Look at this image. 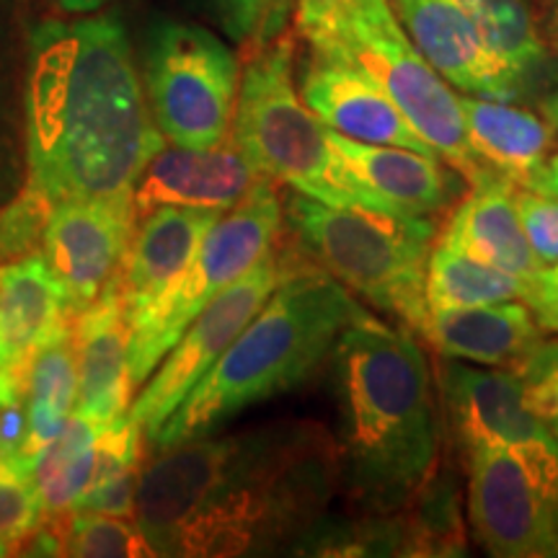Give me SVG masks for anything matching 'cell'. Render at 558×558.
<instances>
[{
    "instance_id": "cell-35",
    "label": "cell",
    "mask_w": 558,
    "mask_h": 558,
    "mask_svg": "<svg viewBox=\"0 0 558 558\" xmlns=\"http://www.w3.org/2000/svg\"><path fill=\"white\" fill-rule=\"evenodd\" d=\"M512 373L522 383L530 411L558 442V339H541Z\"/></svg>"
},
{
    "instance_id": "cell-32",
    "label": "cell",
    "mask_w": 558,
    "mask_h": 558,
    "mask_svg": "<svg viewBox=\"0 0 558 558\" xmlns=\"http://www.w3.org/2000/svg\"><path fill=\"white\" fill-rule=\"evenodd\" d=\"M194 11L213 21L243 52H254L288 32L292 0H186Z\"/></svg>"
},
{
    "instance_id": "cell-27",
    "label": "cell",
    "mask_w": 558,
    "mask_h": 558,
    "mask_svg": "<svg viewBox=\"0 0 558 558\" xmlns=\"http://www.w3.org/2000/svg\"><path fill=\"white\" fill-rule=\"evenodd\" d=\"M407 522L409 556L448 558L469 554L463 525V486L456 460L435 463L424 484L401 509Z\"/></svg>"
},
{
    "instance_id": "cell-36",
    "label": "cell",
    "mask_w": 558,
    "mask_h": 558,
    "mask_svg": "<svg viewBox=\"0 0 558 558\" xmlns=\"http://www.w3.org/2000/svg\"><path fill=\"white\" fill-rule=\"evenodd\" d=\"M514 205L525 230V239L533 248L535 259L543 267L558 262V199L548 194H538L525 186L514 190Z\"/></svg>"
},
{
    "instance_id": "cell-2",
    "label": "cell",
    "mask_w": 558,
    "mask_h": 558,
    "mask_svg": "<svg viewBox=\"0 0 558 558\" xmlns=\"http://www.w3.org/2000/svg\"><path fill=\"white\" fill-rule=\"evenodd\" d=\"M339 396L341 488L365 514L399 512L439 458L432 367L414 331L369 313L333 347Z\"/></svg>"
},
{
    "instance_id": "cell-22",
    "label": "cell",
    "mask_w": 558,
    "mask_h": 558,
    "mask_svg": "<svg viewBox=\"0 0 558 558\" xmlns=\"http://www.w3.org/2000/svg\"><path fill=\"white\" fill-rule=\"evenodd\" d=\"M416 333H422L439 357L505 369L518 367L543 339L533 311L512 300L429 311Z\"/></svg>"
},
{
    "instance_id": "cell-24",
    "label": "cell",
    "mask_w": 558,
    "mask_h": 558,
    "mask_svg": "<svg viewBox=\"0 0 558 558\" xmlns=\"http://www.w3.org/2000/svg\"><path fill=\"white\" fill-rule=\"evenodd\" d=\"M75 399H78V362H75L73 318H68L41 341L26 375L24 403L29 435L24 452L29 463L34 452L52 442L65 427L68 416L75 411Z\"/></svg>"
},
{
    "instance_id": "cell-4",
    "label": "cell",
    "mask_w": 558,
    "mask_h": 558,
    "mask_svg": "<svg viewBox=\"0 0 558 558\" xmlns=\"http://www.w3.org/2000/svg\"><path fill=\"white\" fill-rule=\"evenodd\" d=\"M365 313L344 284L313 264L284 279L148 439L153 452L207 437L241 411L303 386L333 352L341 331Z\"/></svg>"
},
{
    "instance_id": "cell-26",
    "label": "cell",
    "mask_w": 558,
    "mask_h": 558,
    "mask_svg": "<svg viewBox=\"0 0 558 558\" xmlns=\"http://www.w3.org/2000/svg\"><path fill=\"white\" fill-rule=\"evenodd\" d=\"M143 427L128 411L101 424L90 481L75 512L135 518V497L143 471Z\"/></svg>"
},
{
    "instance_id": "cell-33",
    "label": "cell",
    "mask_w": 558,
    "mask_h": 558,
    "mask_svg": "<svg viewBox=\"0 0 558 558\" xmlns=\"http://www.w3.org/2000/svg\"><path fill=\"white\" fill-rule=\"evenodd\" d=\"M58 202L50 192L29 177L19 197L0 209V262H19L39 254Z\"/></svg>"
},
{
    "instance_id": "cell-31",
    "label": "cell",
    "mask_w": 558,
    "mask_h": 558,
    "mask_svg": "<svg viewBox=\"0 0 558 558\" xmlns=\"http://www.w3.org/2000/svg\"><path fill=\"white\" fill-rule=\"evenodd\" d=\"M62 556L145 558L158 556L135 518L99 512H70L62 525Z\"/></svg>"
},
{
    "instance_id": "cell-37",
    "label": "cell",
    "mask_w": 558,
    "mask_h": 558,
    "mask_svg": "<svg viewBox=\"0 0 558 558\" xmlns=\"http://www.w3.org/2000/svg\"><path fill=\"white\" fill-rule=\"evenodd\" d=\"M525 303L543 331L558 333V262L543 267L541 275L530 282Z\"/></svg>"
},
{
    "instance_id": "cell-23",
    "label": "cell",
    "mask_w": 558,
    "mask_h": 558,
    "mask_svg": "<svg viewBox=\"0 0 558 558\" xmlns=\"http://www.w3.org/2000/svg\"><path fill=\"white\" fill-rule=\"evenodd\" d=\"M460 111L481 163L518 186H527L556 148L554 124L512 101L460 96Z\"/></svg>"
},
{
    "instance_id": "cell-34",
    "label": "cell",
    "mask_w": 558,
    "mask_h": 558,
    "mask_svg": "<svg viewBox=\"0 0 558 558\" xmlns=\"http://www.w3.org/2000/svg\"><path fill=\"white\" fill-rule=\"evenodd\" d=\"M41 522L34 492L29 460L0 458V543L19 548V543Z\"/></svg>"
},
{
    "instance_id": "cell-20",
    "label": "cell",
    "mask_w": 558,
    "mask_h": 558,
    "mask_svg": "<svg viewBox=\"0 0 558 558\" xmlns=\"http://www.w3.org/2000/svg\"><path fill=\"white\" fill-rule=\"evenodd\" d=\"M514 190L518 184L497 173L469 186V194L450 209V218L439 230L437 243L509 271L530 288V282L541 275L543 264L535 259L525 239L514 205Z\"/></svg>"
},
{
    "instance_id": "cell-43",
    "label": "cell",
    "mask_w": 558,
    "mask_h": 558,
    "mask_svg": "<svg viewBox=\"0 0 558 558\" xmlns=\"http://www.w3.org/2000/svg\"><path fill=\"white\" fill-rule=\"evenodd\" d=\"M9 548H11V546H5V543H0V556H9V554H11Z\"/></svg>"
},
{
    "instance_id": "cell-1",
    "label": "cell",
    "mask_w": 558,
    "mask_h": 558,
    "mask_svg": "<svg viewBox=\"0 0 558 558\" xmlns=\"http://www.w3.org/2000/svg\"><path fill=\"white\" fill-rule=\"evenodd\" d=\"M163 145L117 13L41 26L29 83V177L54 202L132 197Z\"/></svg>"
},
{
    "instance_id": "cell-42",
    "label": "cell",
    "mask_w": 558,
    "mask_h": 558,
    "mask_svg": "<svg viewBox=\"0 0 558 558\" xmlns=\"http://www.w3.org/2000/svg\"><path fill=\"white\" fill-rule=\"evenodd\" d=\"M58 3L68 13H90V11H99L104 3H109V0H58Z\"/></svg>"
},
{
    "instance_id": "cell-11",
    "label": "cell",
    "mask_w": 558,
    "mask_h": 558,
    "mask_svg": "<svg viewBox=\"0 0 558 558\" xmlns=\"http://www.w3.org/2000/svg\"><path fill=\"white\" fill-rule=\"evenodd\" d=\"M305 267H311V262L295 248L290 235H282V241L254 269L209 300L177 344L166 352L160 365L153 369L148 386L132 401L128 414L143 427L145 437L153 439L158 435L166 418L222 357L243 326L262 311L271 292Z\"/></svg>"
},
{
    "instance_id": "cell-40",
    "label": "cell",
    "mask_w": 558,
    "mask_h": 558,
    "mask_svg": "<svg viewBox=\"0 0 558 558\" xmlns=\"http://www.w3.org/2000/svg\"><path fill=\"white\" fill-rule=\"evenodd\" d=\"M543 11H546V34L550 47L558 52V0H541Z\"/></svg>"
},
{
    "instance_id": "cell-15",
    "label": "cell",
    "mask_w": 558,
    "mask_h": 558,
    "mask_svg": "<svg viewBox=\"0 0 558 558\" xmlns=\"http://www.w3.org/2000/svg\"><path fill=\"white\" fill-rule=\"evenodd\" d=\"M267 179L243 156L233 140L218 148H160L140 173L132 190L135 218H145L156 207H207L228 213Z\"/></svg>"
},
{
    "instance_id": "cell-13",
    "label": "cell",
    "mask_w": 558,
    "mask_h": 558,
    "mask_svg": "<svg viewBox=\"0 0 558 558\" xmlns=\"http://www.w3.org/2000/svg\"><path fill=\"white\" fill-rule=\"evenodd\" d=\"M135 226L132 197L54 205L45 233V259L65 292L70 316L88 308L120 277Z\"/></svg>"
},
{
    "instance_id": "cell-29",
    "label": "cell",
    "mask_w": 558,
    "mask_h": 558,
    "mask_svg": "<svg viewBox=\"0 0 558 558\" xmlns=\"http://www.w3.org/2000/svg\"><path fill=\"white\" fill-rule=\"evenodd\" d=\"M458 3L469 11L488 50L505 62L522 88H527L548 60V41L527 0H458Z\"/></svg>"
},
{
    "instance_id": "cell-14",
    "label": "cell",
    "mask_w": 558,
    "mask_h": 558,
    "mask_svg": "<svg viewBox=\"0 0 558 558\" xmlns=\"http://www.w3.org/2000/svg\"><path fill=\"white\" fill-rule=\"evenodd\" d=\"M422 58L450 86L478 99L518 101L525 88L488 50L478 26L458 0H388Z\"/></svg>"
},
{
    "instance_id": "cell-7",
    "label": "cell",
    "mask_w": 558,
    "mask_h": 558,
    "mask_svg": "<svg viewBox=\"0 0 558 558\" xmlns=\"http://www.w3.org/2000/svg\"><path fill=\"white\" fill-rule=\"evenodd\" d=\"M282 205L290 239L313 267L399 318L407 329H422L429 313L424 277L435 222L331 207L298 192Z\"/></svg>"
},
{
    "instance_id": "cell-6",
    "label": "cell",
    "mask_w": 558,
    "mask_h": 558,
    "mask_svg": "<svg viewBox=\"0 0 558 558\" xmlns=\"http://www.w3.org/2000/svg\"><path fill=\"white\" fill-rule=\"evenodd\" d=\"M295 39L282 32L246 52L233 111V143L264 177L331 207L409 218L367 192L331 148L329 130L305 107L292 81Z\"/></svg>"
},
{
    "instance_id": "cell-41",
    "label": "cell",
    "mask_w": 558,
    "mask_h": 558,
    "mask_svg": "<svg viewBox=\"0 0 558 558\" xmlns=\"http://www.w3.org/2000/svg\"><path fill=\"white\" fill-rule=\"evenodd\" d=\"M541 109H543V117H546V120L558 130V83L548 90L546 96H543Z\"/></svg>"
},
{
    "instance_id": "cell-39",
    "label": "cell",
    "mask_w": 558,
    "mask_h": 558,
    "mask_svg": "<svg viewBox=\"0 0 558 558\" xmlns=\"http://www.w3.org/2000/svg\"><path fill=\"white\" fill-rule=\"evenodd\" d=\"M525 190H533L538 194H548V197L558 199V150L554 156H548L546 163L541 166V171L530 179Z\"/></svg>"
},
{
    "instance_id": "cell-38",
    "label": "cell",
    "mask_w": 558,
    "mask_h": 558,
    "mask_svg": "<svg viewBox=\"0 0 558 558\" xmlns=\"http://www.w3.org/2000/svg\"><path fill=\"white\" fill-rule=\"evenodd\" d=\"M29 435V422H26V403L11 401L0 403V458H26L24 445Z\"/></svg>"
},
{
    "instance_id": "cell-8",
    "label": "cell",
    "mask_w": 558,
    "mask_h": 558,
    "mask_svg": "<svg viewBox=\"0 0 558 558\" xmlns=\"http://www.w3.org/2000/svg\"><path fill=\"white\" fill-rule=\"evenodd\" d=\"M284 235V205L275 179L220 215L169 290L130 318V375L143 386L202 308L259 264Z\"/></svg>"
},
{
    "instance_id": "cell-21",
    "label": "cell",
    "mask_w": 558,
    "mask_h": 558,
    "mask_svg": "<svg viewBox=\"0 0 558 558\" xmlns=\"http://www.w3.org/2000/svg\"><path fill=\"white\" fill-rule=\"evenodd\" d=\"M220 215V209L163 205L137 220L130 251L117 277L128 316L143 311L169 290Z\"/></svg>"
},
{
    "instance_id": "cell-25",
    "label": "cell",
    "mask_w": 558,
    "mask_h": 558,
    "mask_svg": "<svg viewBox=\"0 0 558 558\" xmlns=\"http://www.w3.org/2000/svg\"><path fill=\"white\" fill-rule=\"evenodd\" d=\"M99 427L101 424L73 411L60 435L34 452L29 469L41 520L65 522L68 514L75 512L94 471Z\"/></svg>"
},
{
    "instance_id": "cell-12",
    "label": "cell",
    "mask_w": 558,
    "mask_h": 558,
    "mask_svg": "<svg viewBox=\"0 0 558 558\" xmlns=\"http://www.w3.org/2000/svg\"><path fill=\"white\" fill-rule=\"evenodd\" d=\"M435 390L442 401L439 414L458 456L556 442L530 411L522 383L512 369L471 367L442 357L437 362Z\"/></svg>"
},
{
    "instance_id": "cell-19",
    "label": "cell",
    "mask_w": 558,
    "mask_h": 558,
    "mask_svg": "<svg viewBox=\"0 0 558 558\" xmlns=\"http://www.w3.org/2000/svg\"><path fill=\"white\" fill-rule=\"evenodd\" d=\"M331 148L367 192L409 218L432 220L450 213L463 194V177L448 169L437 156L393 145H367L329 130Z\"/></svg>"
},
{
    "instance_id": "cell-28",
    "label": "cell",
    "mask_w": 558,
    "mask_h": 558,
    "mask_svg": "<svg viewBox=\"0 0 558 558\" xmlns=\"http://www.w3.org/2000/svg\"><path fill=\"white\" fill-rule=\"evenodd\" d=\"M424 298H427L429 311L471 308V305L525 300L527 282L437 243L427 259Z\"/></svg>"
},
{
    "instance_id": "cell-30",
    "label": "cell",
    "mask_w": 558,
    "mask_h": 558,
    "mask_svg": "<svg viewBox=\"0 0 558 558\" xmlns=\"http://www.w3.org/2000/svg\"><path fill=\"white\" fill-rule=\"evenodd\" d=\"M292 556H409L403 512L365 514L352 520H333L326 514L290 548Z\"/></svg>"
},
{
    "instance_id": "cell-3",
    "label": "cell",
    "mask_w": 558,
    "mask_h": 558,
    "mask_svg": "<svg viewBox=\"0 0 558 558\" xmlns=\"http://www.w3.org/2000/svg\"><path fill=\"white\" fill-rule=\"evenodd\" d=\"M341 488V450L318 422H277L233 435L220 478L173 535L169 556L290 554L329 514Z\"/></svg>"
},
{
    "instance_id": "cell-9",
    "label": "cell",
    "mask_w": 558,
    "mask_h": 558,
    "mask_svg": "<svg viewBox=\"0 0 558 558\" xmlns=\"http://www.w3.org/2000/svg\"><path fill=\"white\" fill-rule=\"evenodd\" d=\"M239 83V54L226 39L190 21H153L143 47V88L163 140L179 148L226 143Z\"/></svg>"
},
{
    "instance_id": "cell-10",
    "label": "cell",
    "mask_w": 558,
    "mask_h": 558,
    "mask_svg": "<svg viewBox=\"0 0 558 558\" xmlns=\"http://www.w3.org/2000/svg\"><path fill=\"white\" fill-rule=\"evenodd\" d=\"M465 471L471 530L488 556H558V442L471 452Z\"/></svg>"
},
{
    "instance_id": "cell-18",
    "label": "cell",
    "mask_w": 558,
    "mask_h": 558,
    "mask_svg": "<svg viewBox=\"0 0 558 558\" xmlns=\"http://www.w3.org/2000/svg\"><path fill=\"white\" fill-rule=\"evenodd\" d=\"M78 399L75 411L107 424L128 411L132 401L130 318L120 284H109L88 308L73 318Z\"/></svg>"
},
{
    "instance_id": "cell-16",
    "label": "cell",
    "mask_w": 558,
    "mask_h": 558,
    "mask_svg": "<svg viewBox=\"0 0 558 558\" xmlns=\"http://www.w3.org/2000/svg\"><path fill=\"white\" fill-rule=\"evenodd\" d=\"M298 94L326 130L357 143L393 145L437 156L435 148L411 128L401 109L367 75L344 62L313 52Z\"/></svg>"
},
{
    "instance_id": "cell-17",
    "label": "cell",
    "mask_w": 558,
    "mask_h": 558,
    "mask_svg": "<svg viewBox=\"0 0 558 558\" xmlns=\"http://www.w3.org/2000/svg\"><path fill=\"white\" fill-rule=\"evenodd\" d=\"M68 318L65 292L41 251L0 267V403L24 401L34 354Z\"/></svg>"
},
{
    "instance_id": "cell-5",
    "label": "cell",
    "mask_w": 558,
    "mask_h": 558,
    "mask_svg": "<svg viewBox=\"0 0 558 558\" xmlns=\"http://www.w3.org/2000/svg\"><path fill=\"white\" fill-rule=\"evenodd\" d=\"M295 24L313 52L367 75L465 184L494 177L471 148L460 96L422 58L388 0H298Z\"/></svg>"
}]
</instances>
